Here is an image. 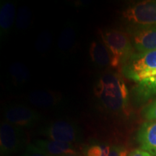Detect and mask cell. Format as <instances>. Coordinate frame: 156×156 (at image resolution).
<instances>
[{"label": "cell", "instance_id": "obj_12", "mask_svg": "<svg viewBox=\"0 0 156 156\" xmlns=\"http://www.w3.org/2000/svg\"><path fill=\"white\" fill-rule=\"evenodd\" d=\"M134 101L142 103L156 96V75L136 83L132 90Z\"/></svg>", "mask_w": 156, "mask_h": 156}, {"label": "cell", "instance_id": "obj_4", "mask_svg": "<svg viewBox=\"0 0 156 156\" xmlns=\"http://www.w3.org/2000/svg\"><path fill=\"white\" fill-rule=\"evenodd\" d=\"M123 22L129 30L156 26V0H147L132 4L122 12Z\"/></svg>", "mask_w": 156, "mask_h": 156}, {"label": "cell", "instance_id": "obj_19", "mask_svg": "<svg viewBox=\"0 0 156 156\" xmlns=\"http://www.w3.org/2000/svg\"><path fill=\"white\" fill-rule=\"evenodd\" d=\"M52 41L51 34L48 31H44L39 35L36 41V47L38 51L44 52L49 48Z\"/></svg>", "mask_w": 156, "mask_h": 156}, {"label": "cell", "instance_id": "obj_20", "mask_svg": "<svg viewBox=\"0 0 156 156\" xmlns=\"http://www.w3.org/2000/svg\"><path fill=\"white\" fill-rule=\"evenodd\" d=\"M142 113L147 121H156V100L146 106Z\"/></svg>", "mask_w": 156, "mask_h": 156}, {"label": "cell", "instance_id": "obj_8", "mask_svg": "<svg viewBox=\"0 0 156 156\" xmlns=\"http://www.w3.org/2000/svg\"><path fill=\"white\" fill-rule=\"evenodd\" d=\"M129 34L136 52L156 50V26L129 30Z\"/></svg>", "mask_w": 156, "mask_h": 156}, {"label": "cell", "instance_id": "obj_15", "mask_svg": "<svg viewBox=\"0 0 156 156\" xmlns=\"http://www.w3.org/2000/svg\"><path fill=\"white\" fill-rule=\"evenodd\" d=\"M76 39V31L73 25L66 26L60 34L58 46L62 51H67L73 47Z\"/></svg>", "mask_w": 156, "mask_h": 156}, {"label": "cell", "instance_id": "obj_23", "mask_svg": "<svg viewBox=\"0 0 156 156\" xmlns=\"http://www.w3.org/2000/svg\"><path fill=\"white\" fill-rule=\"evenodd\" d=\"M127 156H153L147 152L142 151V150H134L129 153Z\"/></svg>", "mask_w": 156, "mask_h": 156}, {"label": "cell", "instance_id": "obj_18", "mask_svg": "<svg viewBox=\"0 0 156 156\" xmlns=\"http://www.w3.org/2000/svg\"><path fill=\"white\" fill-rule=\"evenodd\" d=\"M111 146L106 144H95L89 146L85 152L86 156H109Z\"/></svg>", "mask_w": 156, "mask_h": 156}, {"label": "cell", "instance_id": "obj_24", "mask_svg": "<svg viewBox=\"0 0 156 156\" xmlns=\"http://www.w3.org/2000/svg\"><path fill=\"white\" fill-rule=\"evenodd\" d=\"M62 156H80L79 154H77V153H70V154H67V155H64Z\"/></svg>", "mask_w": 156, "mask_h": 156}, {"label": "cell", "instance_id": "obj_14", "mask_svg": "<svg viewBox=\"0 0 156 156\" xmlns=\"http://www.w3.org/2000/svg\"><path fill=\"white\" fill-rule=\"evenodd\" d=\"M89 54L91 61L99 67H112V56L103 41H94L90 44Z\"/></svg>", "mask_w": 156, "mask_h": 156}, {"label": "cell", "instance_id": "obj_2", "mask_svg": "<svg viewBox=\"0 0 156 156\" xmlns=\"http://www.w3.org/2000/svg\"><path fill=\"white\" fill-rule=\"evenodd\" d=\"M101 39L112 56V67L116 68L134 53L129 34L115 28L101 30Z\"/></svg>", "mask_w": 156, "mask_h": 156}, {"label": "cell", "instance_id": "obj_7", "mask_svg": "<svg viewBox=\"0 0 156 156\" xmlns=\"http://www.w3.org/2000/svg\"><path fill=\"white\" fill-rule=\"evenodd\" d=\"M25 136L22 128L4 121L0 126V153L1 156H10L22 148Z\"/></svg>", "mask_w": 156, "mask_h": 156}, {"label": "cell", "instance_id": "obj_9", "mask_svg": "<svg viewBox=\"0 0 156 156\" xmlns=\"http://www.w3.org/2000/svg\"><path fill=\"white\" fill-rule=\"evenodd\" d=\"M142 151L156 156V121H147L142 124L136 134Z\"/></svg>", "mask_w": 156, "mask_h": 156}, {"label": "cell", "instance_id": "obj_17", "mask_svg": "<svg viewBox=\"0 0 156 156\" xmlns=\"http://www.w3.org/2000/svg\"><path fill=\"white\" fill-rule=\"evenodd\" d=\"M31 11L28 7H23L17 12L15 20V26L18 30L28 28L31 22Z\"/></svg>", "mask_w": 156, "mask_h": 156}, {"label": "cell", "instance_id": "obj_6", "mask_svg": "<svg viewBox=\"0 0 156 156\" xmlns=\"http://www.w3.org/2000/svg\"><path fill=\"white\" fill-rule=\"evenodd\" d=\"M5 122L20 128H30L36 125L41 118V115L23 104L9 105L4 109Z\"/></svg>", "mask_w": 156, "mask_h": 156}, {"label": "cell", "instance_id": "obj_10", "mask_svg": "<svg viewBox=\"0 0 156 156\" xmlns=\"http://www.w3.org/2000/svg\"><path fill=\"white\" fill-rule=\"evenodd\" d=\"M31 104L41 108H50L57 106L61 102V95L48 90H36L31 91L28 95Z\"/></svg>", "mask_w": 156, "mask_h": 156}, {"label": "cell", "instance_id": "obj_1", "mask_svg": "<svg viewBox=\"0 0 156 156\" xmlns=\"http://www.w3.org/2000/svg\"><path fill=\"white\" fill-rule=\"evenodd\" d=\"M94 94L101 106L107 112L120 114L128 108V87L122 76L114 72H107L98 79Z\"/></svg>", "mask_w": 156, "mask_h": 156}, {"label": "cell", "instance_id": "obj_3", "mask_svg": "<svg viewBox=\"0 0 156 156\" xmlns=\"http://www.w3.org/2000/svg\"><path fill=\"white\" fill-rule=\"evenodd\" d=\"M122 75L136 83L156 75V50L134 52L122 64Z\"/></svg>", "mask_w": 156, "mask_h": 156}, {"label": "cell", "instance_id": "obj_22", "mask_svg": "<svg viewBox=\"0 0 156 156\" xmlns=\"http://www.w3.org/2000/svg\"><path fill=\"white\" fill-rule=\"evenodd\" d=\"M128 154L126 148L116 145L111 146L109 156H127Z\"/></svg>", "mask_w": 156, "mask_h": 156}, {"label": "cell", "instance_id": "obj_21", "mask_svg": "<svg viewBox=\"0 0 156 156\" xmlns=\"http://www.w3.org/2000/svg\"><path fill=\"white\" fill-rule=\"evenodd\" d=\"M23 156H49L44 151L37 147L34 144H30L27 146L26 149L23 154Z\"/></svg>", "mask_w": 156, "mask_h": 156}, {"label": "cell", "instance_id": "obj_16", "mask_svg": "<svg viewBox=\"0 0 156 156\" xmlns=\"http://www.w3.org/2000/svg\"><path fill=\"white\" fill-rule=\"evenodd\" d=\"M9 75L17 84H25L30 79V72L24 64L16 62L9 67Z\"/></svg>", "mask_w": 156, "mask_h": 156}, {"label": "cell", "instance_id": "obj_13", "mask_svg": "<svg viewBox=\"0 0 156 156\" xmlns=\"http://www.w3.org/2000/svg\"><path fill=\"white\" fill-rule=\"evenodd\" d=\"M34 145L49 156H62L76 153L73 145L51 140H36Z\"/></svg>", "mask_w": 156, "mask_h": 156}, {"label": "cell", "instance_id": "obj_11", "mask_svg": "<svg viewBox=\"0 0 156 156\" xmlns=\"http://www.w3.org/2000/svg\"><path fill=\"white\" fill-rule=\"evenodd\" d=\"M16 16V7L13 2L2 0L0 3V36L5 38L12 28Z\"/></svg>", "mask_w": 156, "mask_h": 156}, {"label": "cell", "instance_id": "obj_5", "mask_svg": "<svg viewBox=\"0 0 156 156\" xmlns=\"http://www.w3.org/2000/svg\"><path fill=\"white\" fill-rule=\"evenodd\" d=\"M41 132L51 140L71 145L79 142L82 139L81 130L77 124L67 119L48 123L41 129Z\"/></svg>", "mask_w": 156, "mask_h": 156}]
</instances>
